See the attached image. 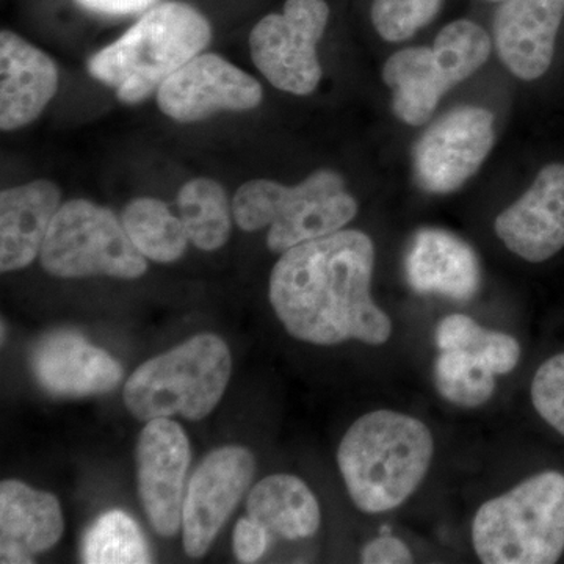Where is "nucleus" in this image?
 <instances>
[{
	"label": "nucleus",
	"mask_w": 564,
	"mask_h": 564,
	"mask_svg": "<svg viewBox=\"0 0 564 564\" xmlns=\"http://www.w3.org/2000/svg\"><path fill=\"white\" fill-rule=\"evenodd\" d=\"M375 247L348 229L282 252L270 274L274 314L295 339L314 345H383L392 321L373 302Z\"/></svg>",
	"instance_id": "1"
},
{
	"label": "nucleus",
	"mask_w": 564,
	"mask_h": 564,
	"mask_svg": "<svg viewBox=\"0 0 564 564\" xmlns=\"http://www.w3.org/2000/svg\"><path fill=\"white\" fill-rule=\"evenodd\" d=\"M434 440L413 415L378 410L352 423L340 441L337 464L352 503L364 513L406 502L432 466Z\"/></svg>",
	"instance_id": "2"
},
{
	"label": "nucleus",
	"mask_w": 564,
	"mask_h": 564,
	"mask_svg": "<svg viewBox=\"0 0 564 564\" xmlns=\"http://www.w3.org/2000/svg\"><path fill=\"white\" fill-rule=\"evenodd\" d=\"M210 24L198 10L165 2L148 11L121 39L96 52L88 70L126 104H139L209 44Z\"/></svg>",
	"instance_id": "3"
},
{
	"label": "nucleus",
	"mask_w": 564,
	"mask_h": 564,
	"mask_svg": "<svg viewBox=\"0 0 564 564\" xmlns=\"http://www.w3.org/2000/svg\"><path fill=\"white\" fill-rule=\"evenodd\" d=\"M475 554L485 564H552L564 554V474L533 475L478 508Z\"/></svg>",
	"instance_id": "4"
},
{
	"label": "nucleus",
	"mask_w": 564,
	"mask_h": 564,
	"mask_svg": "<svg viewBox=\"0 0 564 564\" xmlns=\"http://www.w3.org/2000/svg\"><path fill=\"white\" fill-rule=\"evenodd\" d=\"M231 372V351L225 340L215 334H198L141 364L122 397L139 421L177 414L203 421L220 403Z\"/></svg>",
	"instance_id": "5"
},
{
	"label": "nucleus",
	"mask_w": 564,
	"mask_h": 564,
	"mask_svg": "<svg viewBox=\"0 0 564 564\" xmlns=\"http://www.w3.org/2000/svg\"><path fill=\"white\" fill-rule=\"evenodd\" d=\"M356 214L358 203L345 191L344 177L333 170H318L293 187L274 181H248L232 199L239 228L254 232L270 226L267 245L281 254L340 231Z\"/></svg>",
	"instance_id": "6"
},
{
	"label": "nucleus",
	"mask_w": 564,
	"mask_h": 564,
	"mask_svg": "<svg viewBox=\"0 0 564 564\" xmlns=\"http://www.w3.org/2000/svg\"><path fill=\"white\" fill-rule=\"evenodd\" d=\"M491 39L473 21L445 25L433 47L395 52L383 69L397 117L410 126L425 124L445 93L481 68L491 55Z\"/></svg>",
	"instance_id": "7"
},
{
	"label": "nucleus",
	"mask_w": 564,
	"mask_h": 564,
	"mask_svg": "<svg viewBox=\"0 0 564 564\" xmlns=\"http://www.w3.org/2000/svg\"><path fill=\"white\" fill-rule=\"evenodd\" d=\"M40 261L57 278L102 274L137 280L148 270L147 258L129 239L117 215L87 199L62 204L44 239Z\"/></svg>",
	"instance_id": "8"
},
{
	"label": "nucleus",
	"mask_w": 564,
	"mask_h": 564,
	"mask_svg": "<svg viewBox=\"0 0 564 564\" xmlns=\"http://www.w3.org/2000/svg\"><path fill=\"white\" fill-rule=\"evenodd\" d=\"M329 20L325 0H288L282 13L267 14L250 35L251 58L278 90L311 95L322 79L317 44Z\"/></svg>",
	"instance_id": "9"
},
{
	"label": "nucleus",
	"mask_w": 564,
	"mask_h": 564,
	"mask_svg": "<svg viewBox=\"0 0 564 564\" xmlns=\"http://www.w3.org/2000/svg\"><path fill=\"white\" fill-rule=\"evenodd\" d=\"M494 144V115L464 106L433 122L413 150L415 182L423 192L458 191L484 165Z\"/></svg>",
	"instance_id": "10"
},
{
	"label": "nucleus",
	"mask_w": 564,
	"mask_h": 564,
	"mask_svg": "<svg viewBox=\"0 0 564 564\" xmlns=\"http://www.w3.org/2000/svg\"><path fill=\"white\" fill-rule=\"evenodd\" d=\"M256 459L248 448H215L192 475L182 508L185 554L202 558L250 488Z\"/></svg>",
	"instance_id": "11"
},
{
	"label": "nucleus",
	"mask_w": 564,
	"mask_h": 564,
	"mask_svg": "<svg viewBox=\"0 0 564 564\" xmlns=\"http://www.w3.org/2000/svg\"><path fill=\"white\" fill-rule=\"evenodd\" d=\"M158 102L166 117L188 124L218 111L256 109L262 102V87L220 55L199 54L163 82Z\"/></svg>",
	"instance_id": "12"
},
{
	"label": "nucleus",
	"mask_w": 564,
	"mask_h": 564,
	"mask_svg": "<svg viewBox=\"0 0 564 564\" xmlns=\"http://www.w3.org/2000/svg\"><path fill=\"white\" fill-rule=\"evenodd\" d=\"M137 477L148 521L162 536H174L182 525L184 481L191 466V443L180 423L152 419L137 443Z\"/></svg>",
	"instance_id": "13"
},
{
	"label": "nucleus",
	"mask_w": 564,
	"mask_h": 564,
	"mask_svg": "<svg viewBox=\"0 0 564 564\" xmlns=\"http://www.w3.org/2000/svg\"><path fill=\"white\" fill-rule=\"evenodd\" d=\"M505 247L527 262H544L564 248V163L538 173L532 187L494 223Z\"/></svg>",
	"instance_id": "14"
},
{
	"label": "nucleus",
	"mask_w": 564,
	"mask_h": 564,
	"mask_svg": "<svg viewBox=\"0 0 564 564\" xmlns=\"http://www.w3.org/2000/svg\"><path fill=\"white\" fill-rule=\"evenodd\" d=\"M31 369L44 391L57 397H90L113 391L120 364L76 332L41 337L31 351Z\"/></svg>",
	"instance_id": "15"
},
{
	"label": "nucleus",
	"mask_w": 564,
	"mask_h": 564,
	"mask_svg": "<svg viewBox=\"0 0 564 564\" xmlns=\"http://www.w3.org/2000/svg\"><path fill=\"white\" fill-rule=\"evenodd\" d=\"M564 0H502L494 17V46L516 77L534 80L554 61Z\"/></svg>",
	"instance_id": "16"
},
{
	"label": "nucleus",
	"mask_w": 564,
	"mask_h": 564,
	"mask_svg": "<svg viewBox=\"0 0 564 564\" xmlns=\"http://www.w3.org/2000/svg\"><path fill=\"white\" fill-rule=\"evenodd\" d=\"M408 284L421 295L469 302L481 288L477 252L455 234L423 228L414 234L404 256Z\"/></svg>",
	"instance_id": "17"
},
{
	"label": "nucleus",
	"mask_w": 564,
	"mask_h": 564,
	"mask_svg": "<svg viewBox=\"0 0 564 564\" xmlns=\"http://www.w3.org/2000/svg\"><path fill=\"white\" fill-rule=\"evenodd\" d=\"M58 88V69L50 55L17 33H0V128L9 132L31 124Z\"/></svg>",
	"instance_id": "18"
},
{
	"label": "nucleus",
	"mask_w": 564,
	"mask_h": 564,
	"mask_svg": "<svg viewBox=\"0 0 564 564\" xmlns=\"http://www.w3.org/2000/svg\"><path fill=\"white\" fill-rule=\"evenodd\" d=\"M65 521L55 496L20 480L0 485V562L33 563L61 541Z\"/></svg>",
	"instance_id": "19"
},
{
	"label": "nucleus",
	"mask_w": 564,
	"mask_h": 564,
	"mask_svg": "<svg viewBox=\"0 0 564 564\" xmlns=\"http://www.w3.org/2000/svg\"><path fill=\"white\" fill-rule=\"evenodd\" d=\"M62 192L54 182L39 180L0 193V270L25 269L39 258Z\"/></svg>",
	"instance_id": "20"
},
{
	"label": "nucleus",
	"mask_w": 564,
	"mask_h": 564,
	"mask_svg": "<svg viewBox=\"0 0 564 564\" xmlns=\"http://www.w3.org/2000/svg\"><path fill=\"white\" fill-rule=\"evenodd\" d=\"M247 511L269 533L289 541L314 536L322 524L318 500L295 475L274 474L262 478L248 494Z\"/></svg>",
	"instance_id": "21"
},
{
	"label": "nucleus",
	"mask_w": 564,
	"mask_h": 564,
	"mask_svg": "<svg viewBox=\"0 0 564 564\" xmlns=\"http://www.w3.org/2000/svg\"><path fill=\"white\" fill-rule=\"evenodd\" d=\"M121 223L137 250L154 262L177 261L191 242L181 217L161 199H133L122 210Z\"/></svg>",
	"instance_id": "22"
},
{
	"label": "nucleus",
	"mask_w": 564,
	"mask_h": 564,
	"mask_svg": "<svg viewBox=\"0 0 564 564\" xmlns=\"http://www.w3.org/2000/svg\"><path fill=\"white\" fill-rule=\"evenodd\" d=\"M177 209L188 240L203 251H215L231 236V212L228 195L217 181L196 177L177 195Z\"/></svg>",
	"instance_id": "23"
},
{
	"label": "nucleus",
	"mask_w": 564,
	"mask_h": 564,
	"mask_svg": "<svg viewBox=\"0 0 564 564\" xmlns=\"http://www.w3.org/2000/svg\"><path fill=\"white\" fill-rule=\"evenodd\" d=\"M437 348L445 350H466L496 372H513L521 359V345L510 334L491 332L478 325L469 315L452 314L443 318L434 333Z\"/></svg>",
	"instance_id": "24"
},
{
	"label": "nucleus",
	"mask_w": 564,
	"mask_h": 564,
	"mask_svg": "<svg viewBox=\"0 0 564 564\" xmlns=\"http://www.w3.org/2000/svg\"><path fill=\"white\" fill-rule=\"evenodd\" d=\"M434 388L448 403L459 408H478L496 392V372L474 352L441 351L434 362Z\"/></svg>",
	"instance_id": "25"
},
{
	"label": "nucleus",
	"mask_w": 564,
	"mask_h": 564,
	"mask_svg": "<svg viewBox=\"0 0 564 564\" xmlns=\"http://www.w3.org/2000/svg\"><path fill=\"white\" fill-rule=\"evenodd\" d=\"M80 556L87 564L151 563L139 525L120 510L107 511L93 522L82 540Z\"/></svg>",
	"instance_id": "26"
},
{
	"label": "nucleus",
	"mask_w": 564,
	"mask_h": 564,
	"mask_svg": "<svg viewBox=\"0 0 564 564\" xmlns=\"http://www.w3.org/2000/svg\"><path fill=\"white\" fill-rule=\"evenodd\" d=\"M443 0H373L372 21L389 43L414 36L434 20Z\"/></svg>",
	"instance_id": "27"
},
{
	"label": "nucleus",
	"mask_w": 564,
	"mask_h": 564,
	"mask_svg": "<svg viewBox=\"0 0 564 564\" xmlns=\"http://www.w3.org/2000/svg\"><path fill=\"white\" fill-rule=\"evenodd\" d=\"M530 395L536 413L564 436V352L541 364L534 373Z\"/></svg>",
	"instance_id": "28"
},
{
	"label": "nucleus",
	"mask_w": 564,
	"mask_h": 564,
	"mask_svg": "<svg viewBox=\"0 0 564 564\" xmlns=\"http://www.w3.org/2000/svg\"><path fill=\"white\" fill-rule=\"evenodd\" d=\"M269 547V530L254 519L242 518L234 529L232 549L240 563H256Z\"/></svg>",
	"instance_id": "29"
},
{
	"label": "nucleus",
	"mask_w": 564,
	"mask_h": 564,
	"mask_svg": "<svg viewBox=\"0 0 564 564\" xmlns=\"http://www.w3.org/2000/svg\"><path fill=\"white\" fill-rule=\"evenodd\" d=\"M361 562L366 564L413 563V552L399 538L380 536L364 545Z\"/></svg>",
	"instance_id": "30"
},
{
	"label": "nucleus",
	"mask_w": 564,
	"mask_h": 564,
	"mask_svg": "<svg viewBox=\"0 0 564 564\" xmlns=\"http://www.w3.org/2000/svg\"><path fill=\"white\" fill-rule=\"evenodd\" d=\"M76 2L85 10L95 11V13L124 17V14L150 9L158 0H76Z\"/></svg>",
	"instance_id": "31"
},
{
	"label": "nucleus",
	"mask_w": 564,
	"mask_h": 564,
	"mask_svg": "<svg viewBox=\"0 0 564 564\" xmlns=\"http://www.w3.org/2000/svg\"><path fill=\"white\" fill-rule=\"evenodd\" d=\"M6 340V323L2 322V344Z\"/></svg>",
	"instance_id": "32"
},
{
	"label": "nucleus",
	"mask_w": 564,
	"mask_h": 564,
	"mask_svg": "<svg viewBox=\"0 0 564 564\" xmlns=\"http://www.w3.org/2000/svg\"><path fill=\"white\" fill-rule=\"evenodd\" d=\"M494 2H502V0H494Z\"/></svg>",
	"instance_id": "33"
}]
</instances>
